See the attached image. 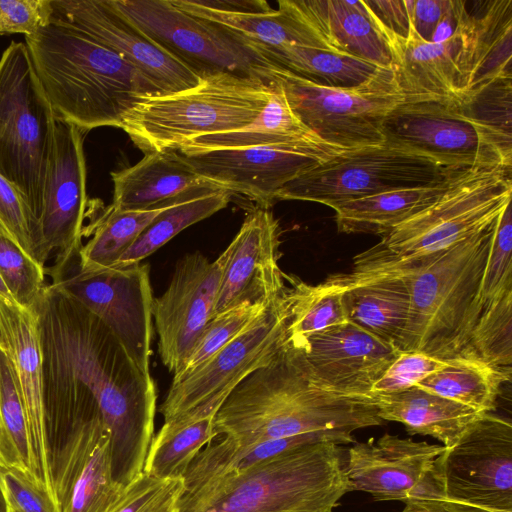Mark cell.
<instances>
[{
	"mask_svg": "<svg viewBox=\"0 0 512 512\" xmlns=\"http://www.w3.org/2000/svg\"><path fill=\"white\" fill-rule=\"evenodd\" d=\"M0 298L7 300L9 302H15V300L13 299L9 289L7 288V286L4 283L1 276H0Z\"/></svg>",
	"mask_w": 512,
	"mask_h": 512,
	"instance_id": "9f6ffc18",
	"label": "cell"
},
{
	"mask_svg": "<svg viewBox=\"0 0 512 512\" xmlns=\"http://www.w3.org/2000/svg\"><path fill=\"white\" fill-rule=\"evenodd\" d=\"M51 0H0V34L29 36L50 23Z\"/></svg>",
	"mask_w": 512,
	"mask_h": 512,
	"instance_id": "681fc988",
	"label": "cell"
},
{
	"mask_svg": "<svg viewBox=\"0 0 512 512\" xmlns=\"http://www.w3.org/2000/svg\"><path fill=\"white\" fill-rule=\"evenodd\" d=\"M25 44L56 119L84 132L120 128L138 102L163 94L120 55L64 23L50 21Z\"/></svg>",
	"mask_w": 512,
	"mask_h": 512,
	"instance_id": "277c9868",
	"label": "cell"
},
{
	"mask_svg": "<svg viewBox=\"0 0 512 512\" xmlns=\"http://www.w3.org/2000/svg\"><path fill=\"white\" fill-rule=\"evenodd\" d=\"M7 512H10L9 510H7Z\"/></svg>",
	"mask_w": 512,
	"mask_h": 512,
	"instance_id": "680465c9",
	"label": "cell"
},
{
	"mask_svg": "<svg viewBox=\"0 0 512 512\" xmlns=\"http://www.w3.org/2000/svg\"><path fill=\"white\" fill-rule=\"evenodd\" d=\"M193 2L199 7L225 13L264 14L273 11L267 2L262 0H193Z\"/></svg>",
	"mask_w": 512,
	"mask_h": 512,
	"instance_id": "f5cc1de1",
	"label": "cell"
},
{
	"mask_svg": "<svg viewBox=\"0 0 512 512\" xmlns=\"http://www.w3.org/2000/svg\"><path fill=\"white\" fill-rule=\"evenodd\" d=\"M348 321L400 351L409 321L411 295L405 277L344 274Z\"/></svg>",
	"mask_w": 512,
	"mask_h": 512,
	"instance_id": "f1b7e54d",
	"label": "cell"
},
{
	"mask_svg": "<svg viewBox=\"0 0 512 512\" xmlns=\"http://www.w3.org/2000/svg\"><path fill=\"white\" fill-rule=\"evenodd\" d=\"M465 1L449 0V5L437 23L430 42L442 43L454 36L464 9Z\"/></svg>",
	"mask_w": 512,
	"mask_h": 512,
	"instance_id": "11a10c76",
	"label": "cell"
},
{
	"mask_svg": "<svg viewBox=\"0 0 512 512\" xmlns=\"http://www.w3.org/2000/svg\"><path fill=\"white\" fill-rule=\"evenodd\" d=\"M495 224L403 276L411 305L400 351H418L445 361L475 358L471 338L483 309L482 279Z\"/></svg>",
	"mask_w": 512,
	"mask_h": 512,
	"instance_id": "5b68a950",
	"label": "cell"
},
{
	"mask_svg": "<svg viewBox=\"0 0 512 512\" xmlns=\"http://www.w3.org/2000/svg\"><path fill=\"white\" fill-rule=\"evenodd\" d=\"M0 232L39 263L37 220L21 192L2 175H0Z\"/></svg>",
	"mask_w": 512,
	"mask_h": 512,
	"instance_id": "ee69618b",
	"label": "cell"
},
{
	"mask_svg": "<svg viewBox=\"0 0 512 512\" xmlns=\"http://www.w3.org/2000/svg\"><path fill=\"white\" fill-rule=\"evenodd\" d=\"M457 171L434 185L387 191L335 205L332 209L337 229L381 237L431 206Z\"/></svg>",
	"mask_w": 512,
	"mask_h": 512,
	"instance_id": "4dcf8cb0",
	"label": "cell"
},
{
	"mask_svg": "<svg viewBox=\"0 0 512 512\" xmlns=\"http://www.w3.org/2000/svg\"><path fill=\"white\" fill-rule=\"evenodd\" d=\"M46 268L0 232V276L15 302L33 308L45 286Z\"/></svg>",
	"mask_w": 512,
	"mask_h": 512,
	"instance_id": "7bdbcfd3",
	"label": "cell"
},
{
	"mask_svg": "<svg viewBox=\"0 0 512 512\" xmlns=\"http://www.w3.org/2000/svg\"><path fill=\"white\" fill-rule=\"evenodd\" d=\"M270 81L217 73L176 93L142 99L120 126L145 154L177 151L188 141L252 123L266 106Z\"/></svg>",
	"mask_w": 512,
	"mask_h": 512,
	"instance_id": "8992f818",
	"label": "cell"
},
{
	"mask_svg": "<svg viewBox=\"0 0 512 512\" xmlns=\"http://www.w3.org/2000/svg\"><path fill=\"white\" fill-rule=\"evenodd\" d=\"M0 465L24 473L33 482L24 410L15 387L8 360L1 350Z\"/></svg>",
	"mask_w": 512,
	"mask_h": 512,
	"instance_id": "ab89813d",
	"label": "cell"
},
{
	"mask_svg": "<svg viewBox=\"0 0 512 512\" xmlns=\"http://www.w3.org/2000/svg\"><path fill=\"white\" fill-rule=\"evenodd\" d=\"M0 512H7V505H6V501H5L1 487H0Z\"/></svg>",
	"mask_w": 512,
	"mask_h": 512,
	"instance_id": "6f0895ef",
	"label": "cell"
},
{
	"mask_svg": "<svg viewBox=\"0 0 512 512\" xmlns=\"http://www.w3.org/2000/svg\"><path fill=\"white\" fill-rule=\"evenodd\" d=\"M0 487L10 512H59L49 494L16 469L0 465Z\"/></svg>",
	"mask_w": 512,
	"mask_h": 512,
	"instance_id": "c3c4849f",
	"label": "cell"
},
{
	"mask_svg": "<svg viewBox=\"0 0 512 512\" xmlns=\"http://www.w3.org/2000/svg\"><path fill=\"white\" fill-rule=\"evenodd\" d=\"M511 379V371L496 368L479 359L457 358L415 386L461 403L480 412H491L501 387Z\"/></svg>",
	"mask_w": 512,
	"mask_h": 512,
	"instance_id": "d590c367",
	"label": "cell"
},
{
	"mask_svg": "<svg viewBox=\"0 0 512 512\" xmlns=\"http://www.w3.org/2000/svg\"><path fill=\"white\" fill-rule=\"evenodd\" d=\"M471 349L475 358L511 371L512 288L483 306L472 332Z\"/></svg>",
	"mask_w": 512,
	"mask_h": 512,
	"instance_id": "60d3db41",
	"label": "cell"
},
{
	"mask_svg": "<svg viewBox=\"0 0 512 512\" xmlns=\"http://www.w3.org/2000/svg\"><path fill=\"white\" fill-rule=\"evenodd\" d=\"M202 187L151 209L117 210L110 206L84 227L83 236L88 234L90 239L79 250V268L85 272L112 268L155 217Z\"/></svg>",
	"mask_w": 512,
	"mask_h": 512,
	"instance_id": "836d02e7",
	"label": "cell"
},
{
	"mask_svg": "<svg viewBox=\"0 0 512 512\" xmlns=\"http://www.w3.org/2000/svg\"><path fill=\"white\" fill-rule=\"evenodd\" d=\"M56 506L59 512H112L126 487L112 475L110 435L101 414L46 424Z\"/></svg>",
	"mask_w": 512,
	"mask_h": 512,
	"instance_id": "9a60e30c",
	"label": "cell"
},
{
	"mask_svg": "<svg viewBox=\"0 0 512 512\" xmlns=\"http://www.w3.org/2000/svg\"><path fill=\"white\" fill-rule=\"evenodd\" d=\"M443 445L384 434L348 450L345 473L350 491H363L377 501L443 498L433 477Z\"/></svg>",
	"mask_w": 512,
	"mask_h": 512,
	"instance_id": "7402d4cb",
	"label": "cell"
},
{
	"mask_svg": "<svg viewBox=\"0 0 512 512\" xmlns=\"http://www.w3.org/2000/svg\"><path fill=\"white\" fill-rule=\"evenodd\" d=\"M227 257V249L214 261L199 252L185 255L176 264L167 289L153 299L159 355L173 375L212 318Z\"/></svg>",
	"mask_w": 512,
	"mask_h": 512,
	"instance_id": "d6986e66",
	"label": "cell"
},
{
	"mask_svg": "<svg viewBox=\"0 0 512 512\" xmlns=\"http://www.w3.org/2000/svg\"><path fill=\"white\" fill-rule=\"evenodd\" d=\"M300 121L325 143L346 150L384 143L382 124L403 96L391 68L364 83L336 88L315 84L274 65L269 70Z\"/></svg>",
	"mask_w": 512,
	"mask_h": 512,
	"instance_id": "9c48e42d",
	"label": "cell"
},
{
	"mask_svg": "<svg viewBox=\"0 0 512 512\" xmlns=\"http://www.w3.org/2000/svg\"><path fill=\"white\" fill-rule=\"evenodd\" d=\"M512 288V209L509 203L498 217L482 279V305Z\"/></svg>",
	"mask_w": 512,
	"mask_h": 512,
	"instance_id": "bcb514c9",
	"label": "cell"
},
{
	"mask_svg": "<svg viewBox=\"0 0 512 512\" xmlns=\"http://www.w3.org/2000/svg\"><path fill=\"white\" fill-rule=\"evenodd\" d=\"M176 512H334L349 492L340 445L296 446L249 468H222L199 452L183 475Z\"/></svg>",
	"mask_w": 512,
	"mask_h": 512,
	"instance_id": "3957f363",
	"label": "cell"
},
{
	"mask_svg": "<svg viewBox=\"0 0 512 512\" xmlns=\"http://www.w3.org/2000/svg\"><path fill=\"white\" fill-rule=\"evenodd\" d=\"M511 168L458 170L431 206L381 236L374 246L396 257L424 256L492 226L511 203Z\"/></svg>",
	"mask_w": 512,
	"mask_h": 512,
	"instance_id": "ba28073f",
	"label": "cell"
},
{
	"mask_svg": "<svg viewBox=\"0 0 512 512\" xmlns=\"http://www.w3.org/2000/svg\"><path fill=\"white\" fill-rule=\"evenodd\" d=\"M230 198V192L212 184L196 190L155 217L112 268L141 263L185 228L225 208Z\"/></svg>",
	"mask_w": 512,
	"mask_h": 512,
	"instance_id": "8d00e7d4",
	"label": "cell"
},
{
	"mask_svg": "<svg viewBox=\"0 0 512 512\" xmlns=\"http://www.w3.org/2000/svg\"><path fill=\"white\" fill-rule=\"evenodd\" d=\"M384 143L430 158L448 169L512 167L465 102L421 101L396 106L382 124Z\"/></svg>",
	"mask_w": 512,
	"mask_h": 512,
	"instance_id": "7c38bea8",
	"label": "cell"
},
{
	"mask_svg": "<svg viewBox=\"0 0 512 512\" xmlns=\"http://www.w3.org/2000/svg\"><path fill=\"white\" fill-rule=\"evenodd\" d=\"M328 144H279L177 152L210 184L269 208L287 183L345 151Z\"/></svg>",
	"mask_w": 512,
	"mask_h": 512,
	"instance_id": "e0dca14e",
	"label": "cell"
},
{
	"mask_svg": "<svg viewBox=\"0 0 512 512\" xmlns=\"http://www.w3.org/2000/svg\"><path fill=\"white\" fill-rule=\"evenodd\" d=\"M0 350L8 360L24 410L32 480L56 505L46 432L42 353L34 308L0 298Z\"/></svg>",
	"mask_w": 512,
	"mask_h": 512,
	"instance_id": "44dd1931",
	"label": "cell"
},
{
	"mask_svg": "<svg viewBox=\"0 0 512 512\" xmlns=\"http://www.w3.org/2000/svg\"><path fill=\"white\" fill-rule=\"evenodd\" d=\"M284 302L288 316L287 332L301 339L330 326L348 321L344 294L348 283L344 274L331 275L311 285L296 278H287Z\"/></svg>",
	"mask_w": 512,
	"mask_h": 512,
	"instance_id": "f35d334b",
	"label": "cell"
},
{
	"mask_svg": "<svg viewBox=\"0 0 512 512\" xmlns=\"http://www.w3.org/2000/svg\"><path fill=\"white\" fill-rule=\"evenodd\" d=\"M290 339L300 347L320 387L348 396L369 397L373 385L400 353L349 321Z\"/></svg>",
	"mask_w": 512,
	"mask_h": 512,
	"instance_id": "cb8c5ba5",
	"label": "cell"
},
{
	"mask_svg": "<svg viewBox=\"0 0 512 512\" xmlns=\"http://www.w3.org/2000/svg\"><path fill=\"white\" fill-rule=\"evenodd\" d=\"M46 273L52 284L97 316L138 368L150 375L154 298L147 264L85 272L79 268L77 254Z\"/></svg>",
	"mask_w": 512,
	"mask_h": 512,
	"instance_id": "5bb4252c",
	"label": "cell"
},
{
	"mask_svg": "<svg viewBox=\"0 0 512 512\" xmlns=\"http://www.w3.org/2000/svg\"><path fill=\"white\" fill-rule=\"evenodd\" d=\"M256 46L274 64L301 78L327 87L358 86L371 78L380 68L352 56L319 48L299 45Z\"/></svg>",
	"mask_w": 512,
	"mask_h": 512,
	"instance_id": "74e56055",
	"label": "cell"
},
{
	"mask_svg": "<svg viewBox=\"0 0 512 512\" xmlns=\"http://www.w3.org/2000/svg\"><path fill=\"white\" fill-rule=\"evenodd\" d=\"M455 171L382 143L335 155L287 183L275 200L309 201L332 208L387 191L434 185Z\"/></svg>",
	"mask_w": 512,
	"mask_h": 512,
	"instance_id": "8fae6325",
	"label": "cell"
},
{
	"mask_svg": "<svg viewBox=\"0 0 512 512\" xmlns=\"http://www.w3.org/2000/svg\"><path fill=\"white\" fill-rule=\"evenodd\" d=\"M447 364L448 360L422 352L400 351L385 374L373 385L370 394H392L408 390Z\"/></svg>",
	"mask_w": 512,
	"mask_h": 512,
	"instance_id": "7dc6e473",
	"label": "cell"
},
{
	"mask_svg": "<svg viewBox=\"0 0 512 512\" xmlns=\"http://www.w3.org/2000/svg\"><path fill=\"white\" fill-rule=\"evenodd\" d=\"M268 305L242 304L212 317L173 377L185 375L207 360L245 330Z\"/></svg>",
	"mask_w": 512,
	"mask_h": 512,
	"instance_id": "b9f144b4",
	"label": "cell"
},
{
	"mask_svg": "<svg viewBox=\"0 0 512 512\" xmlns=\"http://www.w3.org/2000/svg\"><path fill=\"white\" fill-rule=\"evenodd\" d=\"M42 353L46 421L99 412L109 431L114 480L123 487L142 472L157 393L113 332L52 283L34 305Z\"/></svg>",
	"mask_w": 512,
	"mask_h": 512,
	"instance_id": "6da1fadb",
	"label": "cell"
},
{
	"mask_svg": "<svg viewBox=\"0 0 512 512\" xmlns=\"http://www.w3.org/2000/svg\"><path fill=\"white\" fill-rule=\"evenodd\" d=\"M84 131L56 119L55 146L46 175L37 220L38 261L55 253L51 267H59L79 253L87 214Z\"/></svg>",
	"mask_w": 512,
	"mask_h": 512,
	"instance_id": "ac0fdd59",
	"label": "cell"
},
{
	"mask_svg": "<svg viewBox=\"0 0 512 512\" xmlns=\"http://www.w3.org/2000/svg\"><path fill=\"white\" fill-rule=\"evenodd\" d=\"M465 1L459 23L462 98L499 79H512V0Z\"/></svg>",
	"mask_w": 512,
	"mask_h": 512,
	"instance_id": "d4e9b609",
	"label": "cell"
},
{
	"mask_svg": "<svg viewBox=\"0 0 512 512\" xmlns=\"http://www.w3.org/2000/svg\"><path fill=\"white\" fill-rule=\"evenodd\" d=\"M183 478L159 479L142 472L129 485L112 512H176Z\"/></svg>",
	"mask_w": 512,
	"mask_h": 512,
	"instance_id": "f6af8a7d",
	"label": "cell"
},
{
	"mask_svg": "<svg viewBox=\"0 0 512 512\" xmlns=\"http://www.w3.org/2000/svg\"><path fill=\"white\" fill-rule=\"evenodd\" d=\"M111 176V207L117 210L151 209L210 184L173 150L146 153L136 164Z\"/></svg>",
	"mask_w": 512,
	"mask_h": 512,
	"instance_id": "83f0119b",
	"label": "cell"
},
{
	"mask_svg": "<svg viewBox=\"0 0 512 512\" xmlns=\"http://www.w3.org/2000/svg\"><path fill=\"white\" fill-rule=\"evenodd\" d=\"M382 420L403 424L410 435L431 436L452 446L484 412L417 386L392 394H370Z\"/></svg>",
	"mask_w": 512,
	"mask_h": 512,
	"instance_id": "f546056e",
	"label": "cell"
},
{
	"mask_svg": "<svg viewBox=\"0 0 512 512\" xmlns=\"http://www.w3.org/2000/svg\"><path fill=\"white\" fill-rule=\"evenodd\" d=\"M298 15L331 49L380 68H391L388 45L364 1L290 0Z\"/></svg>",
	"mask_w": 512,
	"mask_h": 512,
	"instance_id": "4316f807",
	"label": "cell"
},
{
	"mask_svg": "<svg viewBox=\"0 0 512 512\" xmlns=\"http://www.w3.org/2000/svg\"><path fill=\"white\" fill-rule=\"evenodd\" d=\"M281 229L273 213L259 207L247 214L227 246L212 317L242 304H270L283 296L280 269Z\"/></svg>",
	"mask_w": 512,
	"mask_h": 512,
	"instance_id": "603a6c76",
	"label": "cell"
},
{
	"mask_svg": "<svg viewBox=\"0 0 512 512\" xmlns=\"http://www.w3.org/2000/svg\"><path fill=\"white\" fill-rule=\"evenodd\" d=\"M51 21L69 25L108 47L154 83L163 94L198 85L201 77L155 44L109 0H51Z\"/></svg>",
	"mask_w": 512,
	"mask_h": 512,
	"instance_id": "ffe728a7",
	"label": "cell"
},
{
	"mask_svg": "<svg viewBox=\"0 0 512 512\" xmlns=\"http://www.w3.org/2000/svg\"><path fill=\"white\" fill-rule=\"evenodd\" d=\"M213 412H195L164 422L149 446L143 472L159 478H182L196 455L213 439Z\"/></svg>",
	"mask_w": 512,
	"mask_h": 512,
	"instance_id": "e575fe53",
	"label": "cell"
},
{
	"mask_svg": "<svg viewBox=\"0 0 512 512\" xmlns=\"http://www.w3.org/2000/svg\"><path fill=\"white\" fill-rule=\"evenodd\" d=\"M401 512H488L445 498H415L407 500Z\"/></svg>",
	"mask_w": 512,
	"mask_h": 512,
	"instance_id": "db71d44e",
	"label": "cell"
},
{
	"mask_svg": "<svg viewBox=\"0 0 512 512\" xmlns=\"http://www.w3.org/2000/svg\"><path fill=\"white\" fill-rule=\"evenodd\" d=\"M269 81V100L252 123L237 130L196 137L180 149L204 151L295 143L327 144L295 115L281 86L274 79Z\"/></svg>",
	"mask_w": 512,
	"mask_h": 512,
	"instance_id": "d6a6232c",
	"label": "cell"
},
{
	"mask_svg": "<svg viewBox=\"0 0 512 512\" xmlns=\"http://www.w3.org/2000/svg\"><path fill=\"white\" fill-rule=\"evenodd\" d=\"M448 5L449 0H417L413 2L411 22L422 39L430 42L434 29Z\"/></svg>",
	"mask_w": 512,
	"mask_h": 512,
	"instance_id": "816d5d0a",
	"label": "cell"
},
{
	"mask_svg": "<svg viewBox=\"0 0 512 512\" xmlns=\"http://www.w3.org/2000/svg\"><path fill=\"white\" fill-rule=\"evenodd\" d=\"M371 397L348 396L320 387L300 347L287 338L273 357L247 375L214 417L216 437L239 448L312 432H341L382 423Z\"/></svg>",
	"mask_w": 512,
	"mask_h": 512,
	"instance_id": "7a4b0ae2",
	"label": "cell"
},
{
	"mask_svg": "<svg viewBox=\"0 0 512 512\" xmlns=\"http://www.w3.org/2000/svg\"><path fill=\"white\" fill-rule=\"evenodd\" d=\"M56 117L25 43L0 57V175L21 192L38 220L55 146Z\"/></svg>",
	"mask_w": 512,
	"mask_h": 512,
	"instance_id": "52a82bcc",
	"label": "cell"
},
{
	"mask_svg": "<svg viewBox=\"0 0 512 512\" xmlns=\"http://www.w3.org/2000/svg\"><path fill=\"white\" fill-rule=\"evenodd\" d=\"M170 2L191 15L222 25L261 46L299 45L334 52L325 39L298 15L290 0L278 1L277 10L264 14L219 12L199 7L193 0Z\"/></svg>",
	"mask_w": 512,
	"mask_h": 512,
	"instance_id": "1f68e13d",
	"label": "cell"
},
{
	"mask_svg": "<svg viewBox=\"0 0 512 512\" xmlns=\"http://www.w3.org/2000/svg\"><path fill=\"white\" fill-rule=\"evenodd\" d=\"M460 23V22H459ZM391 55V69L405 102L462 101L458 61L462 36L458 28L442 43L422 39L412 25L406 37L380 31Z\"/></svg>",
	"mask_w": 512,
	"mask_h": 512,
	"instance_id": "484cf974",
	"label": "cell"
},
{
	"mask_svg": "<svg viewBox=\"0 0 512 512\" xmlns=\"http://www.w3.org/2000/svg\"><path fill=\"white\" fill-rule=\"evenodd\" d=\"M287 322L283 294L207 360L187 374L173 377L159 408L164 422L200 410L217 412L235 386L266 364L285 343Z\"/></svg>",
	"mask_w": 512,
	"mask_h": 512,
	"instance_id": "4fadbf2b",
	"label": "cell"
},
{
	"mask_svg": "<svg viewBox=\"0 0 512 512\" xmlns=\"http://www.w3.org/2000/svg\"><path fill=\"white\" fill-rule=\"evenodd\" d=\"M109 1L144 35L200 77L231 73L269 82V69L275 64L238 33L191 15L170 0Z\"/></svg>",
	"mask_w": 512,
	"mask_h": 512,
	"instance_id": "30bf717a",
	"label": "cell"
},
{
	"mask_svg": "<svg viewBox=\"0 0 512 512\" xmlns=\"http://www.w3.org/2000/svg\"><path fill=\"white\" fill-rule=\"evenodd\" d=\"M414 0L364 1L373 21L380 31L399 37L409 32L410 17Z\"/></svg>",
	"mask_w": 512,
	"mask_h": 512,
	"instance_id": "f907efd6",
	"label": "cell"
},
{
	"mask_svg": "<svg viewBox=\"0 0 512 512\" xmlns=\"http://www.w3.org/2000/svg\"><path fill=\"white\" fill-rule=\"evenodd\" d=\"M433 477L443 498L488 512H512V424L483 414L438 455Z\"/></svg>",
	"mask_w": 512,
	"mask_h": 512,
	"instance_id": "2e32d148",
	"label": "cell"
}]
</instances>
